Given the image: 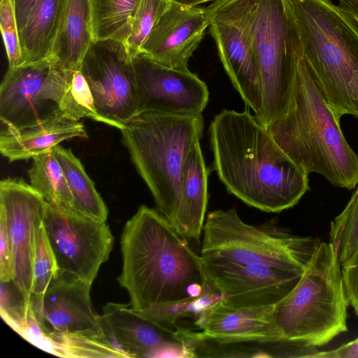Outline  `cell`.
I'll return each instance as SVG.
<instances>
[{
  "label": "cell",
  "mask_w": 358,
  "mask_h": 358,
  "mask_svg": "<svg viewBox=\"0 0 358 358\" xmlns=\"http://www.w3.org/2000/svg\"><path fill=\"white\" fill-rule=\"evenodd\" d=\"M212 169L227 191L267 213L292 208L309 189L308 173L252 115L223 109L209 127Z\"/></svg>",
  "instance_id": "cell-1"
},
{
  "label": "cell",
  "mask_w": 358,
  "mask_h": 358,
  "mask_svg": "<svg viewBox=\"0 0 358 358\" xmlns=\"http://www.w3.org/2000/svg\"><path fill=\"white\" fill-rule=\"evenodd\" d=\"M120 245L117 280L134 310L192 300L209 285L200 255L155 209L139 207L123 228Z\"/></svg>",
  "instance_id": "cell-2"
},
{
  "label": "cell",
  "mask_w": 358,
  "mask_h": 358,
  "mask_svg": "<svg viewBox=\"0 0 358 358\" xmlns=\"http://www.w3.org/2000/svg\"><path fill=\"white\" fill-rule=\"evenodd\" d=\"M266 129L308 174L317 173L334 186L348 189L357 185L358 155L345 140L340 117L303 57L297 64L287 112Z\"/></svg>",
  "instance_id": "cell-3"
},
{
  "label": "cell",
  "mask_w": 358,
  "mask_h": 358,
  "mask_svg": "<svg viewBox=\"0 0 358 358\" xmlns=\"http://www.w3.org/2000/svg\"><path fill=\"white\" fill-rule=\"evenodd\" d=\"M243 30L256 59L266 128L287 110L301 41L290 0H216Z\"/></svg>",
  "instance_id": "cell-4"
},
{
  "label": "cell",
  "mask_w": 358,
  "mask_h": 358,
  "mask_svg": "<svg viewBox=\"0 0 358 358\" xmlns=\"http://www.w3.org/2000/svg\"><path fill=\"white\" fill-rule=\"evenodd\" d=\"M303 58L334 113L358 117V27L331 0H290Z\"/></svg>",
  "instance_id": "cell-5"
},
{
  "label": "cell",
  "mask_w": 358,
  "mask_h": 358,
  "mask_svg": "<svg viewBox=\"0 0 358 358\" xmlns=\"http://www.w3.org/2000/svg\"><path fill=\"white\" fill-rule=\"evenodd\" d=\"M203 127L201 114L149 111L137 114L121 130L133 164L171 226L179 207L182 169Z\"/></svg>",
  "instance_id": "cell-6"
},
{
  "label": "cell",
  "mask_w": 358,
  "mask_h": 358,
  "mask_svg": "<svg viewBox=\"0 0 358 358\" xmlns=\"http://www.w3.org/2000/svg\"><path fill=\"white\" fill-rule=\"evenodd\" d=\"M349 301L341 264L332 244L320 242L300 280L273 306L281 341L307 350L327 344L348 331Z\"/></svg>",
  "instance_id": "cell-7"
},
{
  "label": "cell",
  "mask_w": 358,
  "mask_h": 358,
  "mask_svg": "<svg viewBox=\"0 0 358 358\" xmlns=\"http://www.w3.org/2000/svg\"><path fill=\"white\" fill-rule=\"evenodd\" d=\"M203 232V266H269L305 271L320 242L271 224H248L236 208L209 213Z\"/></svg>",
  "instance_id": "cell-8"
},
{
  "label": "cell",
  "mask_w": 358,
  "mask_h": 358,
  "mask_svg": "<svg viewBox=\"0 0 358 358\" xmlns=\"http://www.w3.org/2000/svg\"><path fill=\"white\" fill-rule=\"evenodd\" d=\"M43 222L59 273L92 283L113 247L114 237L106 221L46 201Z\"/></svg>",
  "instance_id": "cell-9"
},
{
  "label": "cell",
  "mask_w": 358,
  "mask_h": 358,
  "mask_svg": "<svg viewBox=\"0 0 358 358\" xmlns=\"http://www.w3.org/2000/svg\"><path fill=\"white\" fill-rule=\"evenodd\" d=\"M69 71L53 57L8 67L0 86L1 129H19L61 113Z\"/></svg>",
  "instance_id": "cell-10"
},
{
  "label": "cell",
  "mask_w": 358,
  "mask_h": 358,
  "mask_svg": "<svg viewBox=\"0 0 358 358\" xmlns=\"http://www.w3.org/2000/svg\"><path fill=\"white\" fill-rule=\"evenodd\" d=\"M132 60L122 43L112 40L94 41L80 67L98 114L105 124L120 131L138 114Z\"/></svg>",
  "instance_id": "cell-11"
},
{
  "label": "cell",
  "mask_w": 358,
  "mask_h": 358,
  "mask_svg": "<svg viewBox=\"0 0 358 358\" xmlns=\"http://www.w3.org/2000/svg\"><path fill=\"white\" fill-rule=\"evenodd\" d=\"M138 94V114L155 111L201 115L208 99L206 84L196 74L163 66L143 53L132 60Z\"/></svg>",
  "instance_id": "cell-12"
},
{
  "label": "cell",
  "mask_w": 358,
  "mask_h": 358,
  "mask_svg": "<svg viewBox=\"0 0 358 358\" xmlns=\"http://www.w3.org/2000/svg\"><path fill=\"white\" fill-rule=\"evenodd\" d=\"M46 201L31 185L15 178L0 182V213L3 215L13 262L12 280L30 299L36 226L43 220Z\"/></svg>",
  "instance_id": "cell-13"
},
{
  "label": "cell",
  "mask_w": 358,
  "mask_h": 358,
  "mask_svg": "<svg viewBox=\"0 0 358 358\" xmlns=\"http://www.w3.org/2000/svg\"><path fill=\"white\" fill-rule=\"evenodd\" d=\"M92 284L59 273L42 297L30 298L43 336L73 335L101 338L109 343L103 331L100 315L93 309Z\"/></svg>",
  "instance_id": "cell-14"
},
{
  "label": "cell",
  "mask_w": 358,
  "mask_h": 358,
  "mask_svg": "<svg viewBox=\"0 0 358 358\" xmlns=\"http://www.w3.org/2000/svg\"><path fill=\"white\" fill-rule=\"evenodd\" d=\"M208 280L225 306L275 305L297 285L304 271L269 266H203Z\"/></svg>",
  "instance_id": "cell-15"
},
{
  "label": "cell",
  "mask_w": 358,
  "mask_h": 358,
  "mask_svg": "<svg viewBox=\"0 0 358 358\" xmlns=\"http://www.w3.org/2000/svg\"><path fill=\"white\" fill-rule=\"evenodd\" d=\"M103 310L104 335L125 357H189L176 331L142 317L129 304L110 302Z\"/></svg>",
  "instance_id": "cell-16"
},
{
  "label": "cell",
  "mask_w": 358,
  "mask_h": 358,
  "mask_svg": "<svg viewBox=\"0 0 358 358\" xmlns=\"http://www.w3.org/2000/svg\"><path fill=\"white\" fill-rule=\"evenodd\" d=\"M210 34L234 88L257 120L262 110V91L250 42L241 27L215 1L206 8Z\"/></svg>",
  "instance_id": "cell-17"
},
{
  "label": "cell",
  "mask_w": 358,
  "mask_h": 358,
  "mask_svg": "<svg viewBox=\"0 0 358 358\" xmlns=\"http://www.w3.org/2000/svg\"><path fill=\"white\" fill-rule=\"evenodd\" d=\"M209 26L206 8L171 1L142 47V52L169 68L187 70L188 62Z\"/></svg>",
  "instance_id": "cell-18"
},
{
  "label": "cell",
  "mask_w": 358,
  "mask_h": 358,
  "mask_svg": "<svg viewBox=\"0 0 358 358\" xmlns=\"http://www.w3.org/2000/svg\"><path fill=\"white\" fill-rule=\"evenodd\" d=\"M274 305L233 308L220 301L206 310L194 322L199 338L218 343L281 341L273 319Z\"/></svg>",
  "instance_id": "cell-19"
},
{
  "label": "cell",
  "mask_w": 358,
  "mask_h": 358,
  "mask_svg": "<svg viewBox=\"0 0 358 358\" xmlns=\"http://www.w3.org/2000/svg\"><path fill=\"white\" fill-rule=\"evenodd\" d=\"M88 138L85 126L62 112L19 129H1L0 151L9 162L27 159L53 149L63 141Z\"/></svg>",
  "instance_id": "cell-20"
},
{
  "label": "cell",
  "mask_w": 358,
  "mask_h": 358,
  "mask_svg": "<svg viewBox=\"0 0 358 358\" xmlns=\"http://www.w3.org/2000/svg\"><path fill=\"white\" fill-rule=\"evenodd\" d=\"M200 143L189 152L181 176L178 210L172 227L187 241L199 243L207 208L208 176Z\"/></svg>",
  "instance_id": "cell-21"
},
{
  "label": "cell",
  "mask_w": 358,
  "mask_h": 358,
  "mask_svg": "<svg viewBox=\"0 0 358 358\" xmlns=\"http://www.w3.org/2000/svg\"><path fill=\"white\" fill-rule=\"evenodd\" d=\"M93 42L92 0H63L53 51L57 65L64 71L80 70Z\"/></svg>",
  "instance_id": "cell-22"
},
{
  "label": "cell",
  "mask_w": 358,
  "mask_h": 358,
  "mask_svg": "<svg viewBox=\"0 0 358 358\" xmlns=\"http://www.w3.org/2000/svg\"><path fill=\"white\" fill-rule=\"evenodd\" d=\"M63 0H39L20 31L24 62L53 57Z\"/></svg>",
  "instance_id": "cell-23"
},
{
  "label": "cell",
  "mask_w": 358,
  "mask_h": 358,
  "mask_svg": "<svg viewBox=\"0 0 358 358\" xmlns=\"http://www.w3.org/2000/svg\"><path fill=\"white\" fill-rule=\"evenodd\" d=\"M52 150L71 191L73 201V208L93 218L106 222L108 208L79 159L71 149H66L59 145L53 148Z\"/></svg>",
  "instance_id": "cell-24"
},
{
  "label": "cell",
  "mask_w": 358,
  "mask_h": 358,
  "mask_svg": "<svg viewBox=\"0 0 358 358\" xmlns=\"http://www.w3.org/2000/svg\"><path fill=\"white\" fill-rule=\"evenodd\" d=\"M138 0H92L94 41L112 40L124 44Z\"/></svg>",
  "instance_id": "cell-25"
},
{
  "label": "cell",
  "mask_w": 358,
  "mask_h": 358,
  "mask_svg": "<svg viewBox=\"0 0 358 358\" xmlns=\"http://www.w3.org/2000/svg\"><path fill=\"white\" fill-rule=\"evenodd\" d=\"M28 174L31 186L46 201L73 208L71 191L52 149L33 157Z\"/></svg>",
  "instance_id": "cell-26"
},
{
  "label": "cell",
  "mask_w": 358,
  "mask_h": 358,
  "mask_svg": "<svg viewBox=\"0 0 358 358\" xmlns=\"http://www.w3.org/2000/svg\"><path fill=\"white\" fill-rule=\"evenodd\" d=\"M222 299L221 294L209 282L204 293L192 300L159 304L143 310H134L142 317L172 331H177V322L185 317L194 322L214 303Z\"/></svg>",
  "instance_id": "cell-27"
},
{
  "label": "cell",
  "mask_w": 358,
  "mask_h": 358,
  "mask_svg": "<svg viewBox=\"0 0 358 358\" xmlns=\"http://www.w3.org/2000/svg\"><path fill=\"white\" fill-rule=\"evenodd\" d=\"M59 106L61 111L73 120L86 117L104 123L96 111L92 93L80 69L69 71Z\"/></svg>",
  "instance_id": "cell-28"
},
{
  "label": "cell",
  "mask_w": 358,
  "mask_h": 358,
  "mask_svg": "<svg viewBox=\"0 0 358 358\" xmlns=\"http://www.w3.org/2000/svg\"><path fill=\"white\" fill-rule=\"evenodd\" d=\"M171 3V0H138L123 44L131 59L142 52L143 45L155 24Z\"/></svg>",
  "instance_id": "cell-29"
},
{
  "label": "cell",
  "mask_w": 358,
  "mask_h": 358,
  "mask_svg": "<svg viewBox=\"0 0 358 358\" xmlns=\"http://www.w3.org/2000/svg\"><path fill=\"white\" fill-rule=\"evenodd\" d=\"M329 238L341 264L358 245V186L343 211L331 222Z\"/></svg>",
  "instance_id": "cell-30"
},
{
  "label": "cell",
  "mask_w": 358,
  "mask_h": 358,
  "mask_svg": "<svg viewBox=\"0 0 358 358\" xmlns=\"http://www.w3.org/2000/svg\"><path fill=\"white\" fill-rule=\"evenodd\" d=\"M43 221V220L36 229L31 297H42L50 282L58 276L59 273L57 260Z\"/></svg>",
  "instance_id": "cell-31"
},
{
  "label": "cell",
  "mask_w": 358,
  "mask_h": 358,
  "mask_svg": "<svg viewBox=\"0 0 358 358\" xmlns=\"http://www.w3.org/2000/svg\"><path fill=\"white\" fill-rule=\"evenodd\" d=\"M0 314L3 320L15 331L23 327L28 315V299L11 280L1 281Z\"/></svg>",
  "instance_id": "cell-32"
},
{
  "label": "cell",
  "mask_w": 358,
  "mask_h": 358,
  "mask_svg": "<svg viewBox=\"0 0 358 358\" xmlns=\"http://www.w3.org/2000/svg\"><path fill=\"white\" fill-rule=\"evenodd\" d=\"M0 29L9 67L24 63L13 0H1Z\"/></svg>",
  "instance_id": "cell-33"
},
{
  "label": "cell",
  "mask_w": 358,
  "mask_h": 358,
  "mask_svg": "<svg viewBox=\"0 0 358 358\" xmlns=\"http://www.w3.org/2000/svg\"><path fill=\"white\" fill-rule=\"evenodd\" d=\"M341 272L349 304L358 316V245L350 257L341 264Z\"/></svg>",
  "instance_id": "cell-34"
},
{
  "label": "cell",
  "mask_w": 358,
  "mask_h": 358,
  "mask_svg": "<svg viewBox=\"0 0 358 358\" xmlns=\"http://www.w3.org/2000/svg\"><path fill=\"white\" fill-rule=\"evenodd\" d=\"M13 279V262L6 222L0 213V281Z\"/></svg>",
  "instance_id": "cell-35"
},
{
  "label": "cell",
  "mask_w": 358,
  "mask_h": 358,
  "mask_svg": "<svg viewBox=\"0 0 358 358\" xmlns=\"http://www.w3.org/2000/svg\"><path fill=\"white\" fill-rule=\"evenodd\" d=\"M312 357L315 358H358V337L338 348L329 351H317Z\"/></svg>",
  "instance_id": "cell-36"
},
{
  "label": "cell",
  "mask_w": 358,
  "mask_h": 358,
  "mask_svg": "<svg viewBox=\"0 0 358 358\" xmlns=\"http://www.w3.org/2000/svg\"><path fill=\"white\" fill-rule=\"evenodd\" d=\"M39 0H13L17 26L20 31Z\"/></svg>",
  "instance_id": "cell-37"
},
{
  "label": "cell",
  "mask_w": 358,
  "mask_h": 358,
  "mask_svg": "<svg viewBox=\"0 0 358 358\" xmlns=\"http://www.w3.org/2000/svg\"><path fill=\"white\" fill-rule=\"evenodd\" d=\"M338 6L358 24V0H338Z\"/></svg>",
  "instance_id": "cell-38"
},
{
  "label": "cell",
  "mask_w": 358,
  "mask_h": 358,
  "mask_svg": "<svg viewBox=\"0 0 358 358\" xmlns=\"http://www.w3.org/2000/svg\"><path fill=\"white\" fill-rule=\"evenodd\" d=\"M173 2L182 4L185 6H196L197 5L211 1H216V0H171Z\"/></svg>",
  "instance_id": "cell-39"
}]
</instances>
